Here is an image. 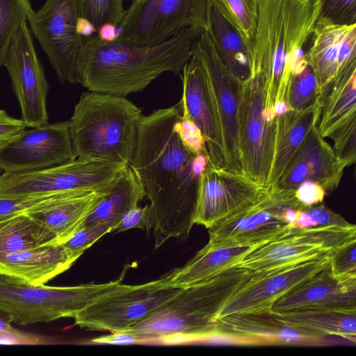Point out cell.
<instances>
[{
  "label": "cell",
  "instance_id": "1",
  "mask_svg": "<svg viewBox=\"0 0 356 356\" xmlns=\"http://www.w3.org/2000/svg\"><path fill=\"white\" fill-rule=\"evenodd\" d=\"M182 112L179 100L140 120L129 166L149 200L154 248L170 238L186 240L194 216L201 175L208 154H191L174 129Z\"/></svg>",
  "mask_w": 356,
  "mask_h": 356
},
{
  "label": "cell",
  "instance_id": "2",
  "mask_svg": "<svg viewBox=\"0 0 356 356\" xmlns=\"http://www.w3.org/2000/svg\"><path fill=\"white\" fill-rule=\"evenodd\" d=\"M199 31L184 29L156 46H141L97 34L83 38L78 80L88 91L125 97L166 72L179 74L193 54Z\"/></svg>",
  "mask_w": 356,
  "mask_h": 356
},
{
  "label": "cell",
  "instance_id": "3",
  "mask_svg": "<svg viewBox=\"0 0 356 356\" xmlns=\"http://www.w3.org/2000/svg\"><path fill=\"white\" fill-rule=\"evenodd\" d=\"M320 8L321 0H259L251 70L268 78L273 107L285 101L291 76L306 61L305 48Z\"/></svg>",
  "mask_w": 356,
  "mask_h": 356
},
{
  "label": "cell",
  "instance_id": "4",
  "mask_svg": "<svg viewBox=\"0 0 356 356\" xmlns=\"http://www.w3.org/2000/svg\"><path fill=\"white\" fill-rule=\"evenodd\" d=\"M248 270L229 267L204 282L180 289L159 309L128 330L143 341L168 343L213 337L216 316L237 292Z\"/></svg>",
  "mask_w": 356,
  "mask_h": 356
},
{
  "label": "cell",
  "instance_id": "5",
  "mask_svg": "<svg viewBox=\"0 0 356 356\" xmlns=\"http://www.w3.org/2000/svg\"><path fill=\"white\" fill-rule=\"evenodd\" d=\"M142 115L140 108L125 97L82 93L68 121L75 156L129 165Z\"/></svg>",
  "mask_w": 356,
  "mask_h": 356
},
{
  "label": "cell",
  "instance_id": "6",
  "mask_svg": "<svg viewBox=\"0 0 356 356\" xmlns=\"http://www.w3.org/2000/svg\"><path fill=\"white\" fill-rule=\"evenodd\" d=\"M122 281L120 277L102 284L37 286L0 273V312L11 323L22 325L74 318L97 298L116 289Z\"/></svg>",
  "mask_w": 356,
  "mask_h": 356
},
{
  "label": "cell",
  "instance_id": "7",
  "mask_svg": "<svg viewBox=\"0 0 356 356\" xmlns=\"http://www.w3.org/2000/svg\"><path fill=\"white\" fill-rule=\"evenodd\" d=\"M241 83L238 109V143L243 173L269 187L274 156L276 118L268 97L269 79L251 70Z\"/></svg>",
  "mask_w": 356,
  "mask_h": 356
},
{
  "label": "cell",
  "instance_id": "8",
  "mask_svg": "<svg viewBox=\"0 0 356 356\" xmlns=\"http://www.w3.org/2000/svg\"><path fill=\"white\" fill-rule=\"evenodd\" d=\"M129 165L106 160L76 158L41 170L0 175V197H16L79 188L109 191Z\"/></svg>",
  "mask_w": 356,
  "mask_h": 356
},
{
  "label": "cell",
  "instance_id": "9",
  "mask_svg": "<svg viewBox=\"0 0 356 356\" xmlns=\"http://www.w3.org/2000/svg\"><path fill=\"white\" fill-rule=\"evenodd\" d=\"M179 289L167 286L164 275L141 284L122 283L78 312L74 324L90 330L125 332L154 313Z\"/></svg>",
  "mask_w": 356,
  "mask_h": 356
},
{
  "label": "cell",
  "instance_id": "10",
  "mask_svg": "<svg viewBox=\"0 0 356 356\" xmlns=\"http://www.w3.org/2000/svg\"><path fill=\"white\" fill-rule=\"evenodd\" d=\"M207 0H133L118 26V40L158 45L184 29L205 31ZM116 39V40H117Z\"/></svg>",
  "mask_w": 356,
  "mask_h": 356
},
{
  "label": "cell",
  "instance_id": "11",
  "mask_svg": "<svg viewBox=\"0 0 356 356\" xmlns=\"http://www.w3.org/2000/svg\"><path fill=\"white\" fill-rule=\"evenodd\" d=\"M79 0H46L32 10L27 24L60 82L79 83L78 64L83 38L77 33Z\"/></svg>",
  "mask_w": 356,
  "mask_h": 356
},
{
  "label": "cell",
  "instance_id": "12",
  "mask_svg": "<svg viewBox=\"0 0 356 356\" xmlns=\"http://www.w3.org/2000/svg\"><path fill=\"white\" fill-rule=\"evenodd\" d=\"M291 207L305 208L294 190L271 188L264 199L209 227L205 246H254L268 241L294 227L286 220V211Z\"/></svg>",
  "mask_w": 356,
  "mask_h": 356
},
{
  "label": "cell",
  "instance_id": "13",
  "mask_svg": "<svg viewBox=\"0 0 356 356\" xmlns=\"http://www.w3.org/2000/svg\"><path fill=\"white\" fill-rule=\"evenodd\" d=\"M356 238V227L314 226L291 227L275 237L253 246L234 266L261 270L329 254Z\"/></svg>",
  "mask_w": 356,
  "mask_h": 356
},
{
  "label": "cell",
  "instance_id": "14",
  "mask_svg": "<svg viewBox=\"0 0 356 356\" xmlns=\"http://www.w3.org/2000/svg\"><path fill=\"white\" fill-rule=\"evenodd\" d=\"M207 77L213 110L220 134L224 168L243 173L238 143V109L241 82L226 68L206 31L197 37L193 47Z\"/></svg>",
  "mask_w": 356,
  "mask_h": 356
},
{
  "label": "cell",
  "instance_id": "15",
  "mask_svg": "<svg viewBox=\"0 0 356 356\" xmlns=\"http://www.w3.org/2000/svg\"><path fill=\"white\" fill-rule=\"evenodd\" d=\"M270 191L245 174L207 163L200 179L194 223L209 229L258 202Z\"/></svg>",
  "mask_w": 356,
  "mask_h": 356
},
{
  "label": "cell",
  "instance_id": "16",
  "mask_svg": "<svg viewBox=\"0 0 356 356\" xmlns=\"http://www.w3.org/2000/svg\"><path fill=\"white\" fill-rule=\"evenodd\" d=\"M356 60L321 90L320 135L334 143L337 158L346 168L356 160Z\"/></svg>",
  "mask_w": 356,
  "mask_h": 356
},
{
  "label": "cell",
  "instance_id": "17",
  "mask_svg": "<svg viewBox=\"0 0 356 356\" xmlns=\"http://www.w3.org/2000/svg\"><path fill=\"white\" fill-rule=\"evenodd\" d=\"M3 65L11 79L26 127H35L47 123L46 99L49 87L27 22L14 38Z\"/></svg>",
  "mask_w": 356,
  "mask_h": 356
},
{
  "label": "cell",
  "instance_id": "18",
  "mask_svg": "<svg viewBox=\"0 0 356 356\" xmlns=\"http://www.w3.org/2000/svg\"><path fill=\"white\" fill-rule=\"evenodd\" d=\"M329 254L279 266L259 278H252L248 270L247 279L222 307L216 321L229 315L271 314L272 306L277 298L328 264Z\"/></svg>",
  "mask_w": 356,
  "mask_h": 356
},
{
  "label": "cell",
  "instance_id": "19",
  "mask_svg": "<svg viewBox=\"0 0 356 356\" xmlns=\"http://www.w3.org/2000/svg\"><path fill=\"white\" fill-rule=\"evenodd\" d=\"M29 128L0 151L3 172L41 170L76 159L68 121Z\"/></svg>",
  "mask_w": 356,
  "mask_h": 356
},
{
  "label": "cell",
  "instance_id": "20",
  "mask_svg": "<svg viewBox=\"0 0 356 356\" xmlns=\"http://www.w3.org/2000/svg\"><path fill=\"white\" fill-rule=\"evenodd\" d=\"M110 191L88 188L67 191L26 211L35 222L38 245H58L67 241Z\"/></svg>",
  "mask_w": 356,
  "mask_h": 356
},
{
  "label": "cell",
  "instance_id": "21",
  "mask_svg": "<svg viewBox=\"0 0 356 356\" xmlns=\"http://www.w3.org/2000/svg\"><path fill=\"white\" fill-rule=\"evenodd\" d=\"M320 310H356V278L339 281L327 264L277 298L271 314Z\"/></svg>",
  "mask_w": 356,
  "mask_h": 356
},
{
  "label": "cell",
  "instance_id": "22",
  "mask_svg": "<svg viewBox=\"0 0 356 356\" xmlns=\"http://www.w3.org/2000/svg\"><path fill=\"white\" fill-rule=\"evenodd\" d=\"M345 168L314 125L274 188L294 190L302 181H312L328 195L338 187Z\"/></svg>",
  "mask_w": 356,
  "mask_h": 356
},
{
  "label": "cell",
  "instance_id": "23",
  "mask_svg": "<svg viewBox=\"0 0 356 356\" xmlns=\"http://www.w3.org/2000/svg\"><path fill=\"white\" fill-rule=\"evenodd\" d=\"M182 113L187 114L200 128L208 152V163L225 165L219 128L209 90L204 67L193 52L182 67Z\"/></svg>",
  "mask_w": 356,
  "mask_h": 356
},
{
  "label": "cell",
  "instance_id": "24",
  "mask_svg": "<svg viewBox=\"0 0 356 356\" xmlns=\"http://www.w3.org/2000/svg\"><path fill=\"white\" fill-rule=\"evenodd\" d=\"M305 57L312 67L321 90L356 60V24L316 22Z\"/></svg>",
  "mask_w": 356,
  "mask_h": 356
},
{
  "label": "cell",
  "instance_id": "25",
  "mask_svg": "<svg viewBox=\"0 0 356 356\" xmlns=\"http://www.w3.org/2000/svg\"><path fill=\"white\" fill-rule=\"evenodd\" d=\"M214 337L267 344L313 343L319 338L309 332L285 326L271 314L229 315L218 318Z\"/></svg>",
  "mask_w": 356,
  "mask_h": 356
},
{
  "label": "cell",
  "instance_id": "26",
  "mask_svg": "<svg viewBox=\"0 0 356 356\" xmlns=\"http://www.w3.org/2000/svg\"><path fill=\"white\" fill-rule=\"evenodd\" d=\"M76 261L62 244L40 245L0 255V273L33 285H43L68 270Z\"/></svg>",
  "mask_w": 356,
  "mask_h": 356
},
{
  "label": "cell",
  "instance_id": "27",
  "mask_svg": "<svg viewBox=\"0 0 356 356\" xmlns=\"http://www.w3.org/2000/svg\"><path fill=\"white\" fill-rule=\"evenodd\" d=\"M205 31L228 71L240 82L251 74V57L239 31L213 0H207Z\"/></svg>",
  "mask_w": 356,
  "mask_h": 356
},
{
  "label": "cell",
  "instance_id": "28",
  "mask_svg": "<svg viewBox=\"0 0 356 356\" xmlns=\"http://www.w3.org/2000/svg\"><path fill=\"white\" fill-rule=\"evenodd\" d=\"M318 104L305 110L290 109L276 118L274 156L268 186L274 188L307 135L317 125Z\"/></svg>",
  "mask_w": 356,
  "mask_h": 356
},
{
  "label": "cell",
  "instance_id": "29",
  "mask_svg": "<svg viewBox=\"0 0 356 356\" xmlns=\"http://www.w3.org/2000/svg\"><path fill=\"white\" fill-rule=\"evenodd\" d=\"M252 247L204 246L184 266L165 274V282L168 286L178 289L203 283L218 273L236 265Z\"/></svg>",
  "mask_w": 356,
  "mask_h": 356
},
{
  "label": "cell",
  "instance_id": "30",
  "mask_svg": "<svg viewBox=\"0 0 356 356\" xmlns=\"http://www.w3.org/2000/svg\"><path fill=\"white\" fill-rule=\"evenodd\" d=\"M280 323L319 335L356 341V310H320L271 314Z\"/></svg>",
  "mask_w": 356,
  "mask_h": 356
},
{
  "label": "cell",
  "instance_id": "31",
  "mask_svg": "<svg viewBox=\"0 0 356 356\" xmlns=\"http://www.w3.org/2000/svg\"><path fill=\"white\" fill-rule=\"evenodd\" d=\"M145 196V193L141 184L132 169L128 166L83 225L106 223L112 227L113 232L122 216L129 209L138 206Z\"/></svg>",
  "mask_w": 356,
  "mask_h": 356
},
{
  "label": "cell",
  "instance_id": "32",
  "mask_svg": "<svg viewBox=\"0 0 356 356\" xmlns=\"http://www.w3.org/2000/svg\"><path fill=\"white\" fill-rule=\"evenodd\" d=\"M35 222L26 213L0 221V255H6L37 247Z\"/></svg>",
  "mask_w": 356,
  "mask_h": 356
},
{
  "label": "cell",
  "instance_id": "33",
  "mask_svg": "<svg viewBox=\"0 0 356 356\" xmlns=\"http://www.w3.org/2000/svg\"><path fill=\"white\" fill-rule=\"evenodd\" d=\"M239 31L248 50L252 53L259 0H213Z\"/></svg>",
  "mask_w": 356,
  "mask_h": 356
},
{
  "label": "cell",
  "instance_id": "34",
  "mask_svg": "<svg viewBox=\"0 0 356 356\" xmlns=\"http://www.w3.org/2000/svg\"><path fill=\"white\" fill-rule=\"evenodd\" d=\"M321 88L311 65L306 61L289 83L285 101L292 110H305L318 104Z\"/></svg>",
  "mask_w": 356,
  "mask_h": 356
},
{
  "label": "cell",
  "instance_id": "35",
  "mask_svg": "<svg viewBox=\"0 0 356 356\" xmlns=\"http://www.w3.org/2000/svg\"><path fill=\"white\" fill-rule=\"evenodd\" d=\"M32 10L30 0H0V67L14 38Z\"/></svg>",
  "mask_w": 356,
  "mask_h": 356
},
{
  "label": "cell",
  "instance_id": "36",
  "mask_svg": "<svg viewBox=\"0 0 356 356\" xmlns=\"http://www.w3.org/2000/svg\"><path fill=\"white\" fill-rule=\"evenodd\" d=\"M79 4L81 16L92 22L97 31L108 23L118 27L125 12L123 0H79Z\"/></svg>",
  "mask_w": 356,
  "mask_h": 356
},
{
  "label": "cell",
  "instance_id": "37",
  "mask_svg": "<svg viewBox=\"0 0 356 356\" xmlns=\"http://www.w3.org/2000/svg\"><path fill=\"white\" fill-rule=\"evenodd\" d=\"M332 275L339 281L356 278V238L332 250L328 255Z\"/></svg>",
  "mask_w": 356,
  "mask_h": 356
},
{
  "label": "cell",
  "instance_id": "38",
  "mask_svg": "<svg viewBox=\"0 0 356 356\" xmlns=\"http://www.w3.org/2000/svg\"><path fill=\"white\" fill-rule=\"evenodd\" d=\"M112 227L106 223L83 225L67 241L62 243L67 254L76 260L96 241L112 232Z\"/></svg>",
  "mask_w": 356,
  "mask_h": 356
},
{
  "label": "cell",
  "instance_id": "39",
  "mask_svg": "<svg viewBox=\"0 0 356 356\" xmlns=\"http://www.w3.org/2000/svg\"><path fill=\"white\" fill-rule=\"evenodd\" d=\"M65 191L22 195L0 197V221L25 213L40 204L53 200Z\"/></svg>",
  "mask_w": 356,
  "mask_h": 356
},
{
  "label": "cell",
  "instance_id": "40",
  "mask_svg": "<svg viewBox=\"0 0 356 356\" xmlns=\"http://www.w3.org/2000/svg\"><path fill=\"white\" fill-rule=\"evenodd\" d=\"M317 22L339 25L356 24V0H321Z\"/></svg>",
  "mask_w": 356,
  "mask_h": 356
},
{
  "label": "cell",
  "instance_id": "41",
  "mask_svg": "<svg viewBox=\"0 0 356 356\" xmlns=\"http://www.w3.org/2000/svg\"><path fill=\"white\" fill-rule=\"evenodd\" d=\"M174 129L184 147L191 154H208L202 131L187 114L181 112L174 124Z\"/></svg>",
  "mask_w": 356,
  "mask_h": 356
},
{
  "label": "cell",
  "instance_id": "42",
  "mask_svg": "<svg viewBox=\"0 0 356 356\" xmlns=\"http://www.w3.org/2000/svg\"><path fill=\"white\" fill-rule=\"evenodd\" d=\"M133 228L147 229L149 233L151 229V212L149 204L144 207H136L127 211L122 217L115 228L116 233L122 232Z\"/></svg>",
  "mask_w": 356,
  "mask_h": 356
},
{
  "label": "cell",
  "instance_id": "43",
  "mask_svg": "<svg viewBox=\"0 0 356 356\" xmlns=\"http://www.w3.org/2000/svg\"><path fill=\"white\" fill-rule=\"evenodd\" d=\"M316 226H337L341 227H350L353 224L349 223L340 215L334 213L322 203L303 208Z\"/></svg>",
  "mask_w": 356,
  "mask_h": 356
},
{
  "label": "cell",
  "instance_id": "44",
  "mask_svg": "<svg viewBox=\"0 0 356 356\" xmlns=\"http://www.w3.org/2000/svg\"><path fill=\"white\" fill-rule=\"evenodd\" d=\"M26 127L22 119L13 118L0 109V151L15 140Z\"/></svg>",
  "mask_w": 356,
  "mask_h": 356
},
{
  "label": "cell",
  "instance_id": "45",
  "mask_svg": "<svg viewBox=\"0 0 356 356\" xmlns=\"http://www.w3.org/2000/svg\"><path fill=\"white\" fill-rule=\"evenodd\" d=\"M294 192L296 199L304 207L322 203L327 195L323 188L312 181H302L294 189Z\"/></svg>",
  "mask_w": 356,
  "mask_h": 356
},
{
  "label": "cell",
  "instance_id": "46",
  "mask_svg": "<svg viewBox=\"0 0 356 356\" xmlns=\"http://www.w3.org/2000/svg\"><path fill=\"white\" fill-rule=\"evenodd\" d=\"M141 341L138 336L129 332H113L111 334L91 339L93 343L111 345H131Z\"/></svg>",
  "mask_w": 356,
  "mask_h": 356
},
{
  "label": "cell",
  "instance_id": "47",
  "mask_svg": "<svg viewBox=\"0 0 356 356\" xmlns=\"http://www.w3.org/2000/svg\"><path fill=\"white\" fill-rule=\"evenodd\" d=\"M49 341L45 337L33 339L0 332V345H40L47 344Z\"/></svg>",
  "mask_w": 356,
  "mask_h": 356
},
{
  "label": "cell",
  "instance_id": "48",
  "mask_svg": "<svg viewBox=\"0 0 356 356\" xmlns=\"http://www.w3.org/2000/svg\"><path fill=\"white\" fill-rule=\"evenodd\" d=\"M97 35L104 41H114L119 35L118 28L110 23L103 24L97 30Z\"/></svg>",
  "mask_w": 356,
  "mask_h": 356
},
{
  "label": "cell",
  "instance_id": "49",
  "mask_svg": "<svg viewBox=\"0 0 356 356\" xmlns=\"http://www.w3.org/2000/svg\"><path fill=\"white\" fill-rule=\"evenodd\" d=\"M76 29L78 34L82 38L94 35L97 31L92 22L83 17L79 18Z\"/></svg>",
  "mask_w": 356,
  "mask_h": 356
},
{
  "label": "cell",
  "instance_id": "50",
  "mask_svg": "<svg viewBox=\"0 0 356 356\" xmlns=\"http://www.w3.org/2000/svg\"><path fill=\"white\" fill-rule=\"evenodd\" d=\"M316 225L312 220L309 215L303 209H298L296 213L295 227L300 229H305L314 227Z\"/></svg>",
  "mask_w": 356,
  "mask_h": 356
},
{
  "label": "cell",
  "instance_id": "51",
  "mask_svg": "<svg viewBox=\"0 0 356 356\" xmlns=\"http://www.w3.org/2000/svg\"><path fill=\"white\" fill-rule=\"evenodd\" d=\"M3 171L0 169V175L3 173Z\"/></svg>",
  "mask_w": 356,
  "mask_h": 356
}]
</instances>
